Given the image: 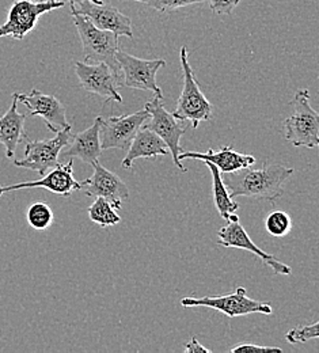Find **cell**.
<instances>
[{
	"mask_svg": "<svg viewBox=\"0 0 319 353\" xmlns=\"http://www.w3.org/2000/svg\"><path fill=\"white\" fill-rule=\"evenodd\" d=\"M294 173L292 168L264 161L258 169L249 166L234 173H222V178L231 199L249 197L274 203L284 194V185Z\"/></svg>",
	"mask_w": 319,
	"mask_h": 353,
	"instance_id": "6da1fadb",
	"label": "cell"
},
{
	"mask_svg": "<svg viewBox=\"0 0 319 353\" xmlns=\"http://www.w3.org/2000/svg\"><path fill=\"white\" fill-rule=\"evenodd\" d=\"M291 105L294 113L284 121L287 141L294 147L317 148L319 144V114L310 105L309 90H298Z\"/></svg>",
	"mask_w": 319,
	"mask_h": 353,
	"instance_id": "7a4b0ae2",
	"label": "cell"
},
{
	"mask_svg": "<svg viewBox=\"0 0 319 353\" xmlns=\"http://www.w3.org/2000/svg\"><path fill=\"white\" fill-rule=\"evenodd\" d=\"M180 59L183 70V88L173 114L180 121H190L193 130H197L200 123L212 119V105L194 78L186 46L181 48Z\"/></svg>",
	"mask_w": 319,
	"mask_h": 353,
	"instance_id": "3957f363",
	"label": "cell"
},
{
	"mask_svg": "<svg viewBox=\"0 0 319 353\" xmlns=\"http://www.w3.org/2000/svg\"><path fill=\"white\" fill-rule=\"evenodd\" d=\"M71 15L82 41L85 60L105 63L116 74L123 77L119 61L116 59V52L120 49L119 36L112 32L98 29L85 15L76 12H71Z\"/></svg>",
	"mask_w": 319,
	"mask_h": 353,
	"instance_id": "277c9868",
	"label": "cell"
},
{
	"mask_svg": "<svg viewBox=\"0 0 319 353\" xmlns=\"http://www.w3.org/2000/svg\"><path fill=\"white\" fill-rule=\"evenodd\" d=\"M65 6L61 0H15L7 15V21L0 26V39L12 37L14 40H23L37 26L40 17L52 10L63 8Z\"/></svg>",
	"mask_w": 319,
	"mask_h": 353,
	"instance_id": "5b68a950",
	"label": "cell"
},
{
	"mask_svg": "<svg viewBox=\"0 0 319 353\" xmlns=\"http://www.w3.org/2000/svg\"><path fill=\"white\" fill-rule=\"evenodd\" d=\"M71 125L56 133L54 137L46 140L28 141L25 145V154L22 159H15L14 166L37 172L44 176L49 170L56 168L60 162V154L72 139Z\"/></svg>",
	"mask_w": 319,
	"mask_h": 353,
	"instance_id": "8992f818",
	"label": "cell"
},
{
	"mask_svg": "<svg viewBox=\"0 0 319 353\" xmlns=\"http://www.w3.org/2000/svg\"><path fill=\"white\" fill-rule=\"evenodd\" d=\"M144 109L148 112L150 117L144 123L145 125H143V127L156 133L166 143V145L173 157L174 165L177 166V169H180L183 173H185L186 169L181 163L178 157L183 151V148L181 147V137H183V133L186 132V128L183 127L181 121L177 120L173 113L166 110V108L163 105V99H159L155 97L152 101L145 103Z\"/></svg>",
	"mask_w": 319,
	"mask_h": 353,
	"instance_id": "52a82bcc",
	"label": "cell"
},
{
	"mask_svg": "<svg viewBox=\"0 0 319 353\" xmlns=\"http://www.w3.org/2000/svg\"><path fill=\"white\" fill-rule=\"evenodd\" d=\"M183 307H211L226 314L229 318L243 316L249 314H272V306L265 302H258L247 296L243 287H238L234 294L222 295V296H203L192 298L186 296L181 299Z\"/></svg>",
	"mask_w": 319,
	"mask_h": 353,
	"instance_id": "ba28073f",
	"label": "cell"
},
{
	"mask_svg": "<svg viewBox=\"0 0 319 353\" xmlns=\"http://www.w3.org/2000/svg\"><path fill=\"white\" fill-rule=\"evenodd\" d=\"M123 74V86L143 91H151L159 99H163L162 88L156 85V72L166 65L163 59L144 60L135 57L121 49L116 52Z\"/></svg>",
	"mask_w": 319,
	"mask_h": 353,
	"instance_id": "9c48e42d",
	"label": "cell"
},
{
	"mask_svg": "<svg viewBox=\"0 0 319 353\" xmlns=\"http://www.w3.org/2000/svg\"><path fill=\"white\" fill-rule=\"evenodd\" d=\"M74 65L81 88H85L88 92L99 95L105 99V103H123V97L119 91L123 86V77L116 74L107 64H88L76 61Z\"/></svg>",
	"mask_w": 319,
	"mask_h": 353,
	"instance_id": "30bf717a",
	"label": "cell"
},
{
	"mask_svg": "<svg viewBox=\"0 0 319 353\" xmlns=\"http://www.w3.org/2000/svg\"><path fill=\"white\" fill-rule=\"evenodd\" d=\"M150 114L145 109L127 116H112L99 123V139L102 150H128L136 133L143 128Z\"/></svg>",
	"mask_w": 319,
	"mask_h": 353,
	"instance_id": "8fae6325",
	"label": "cell"
},
{
	"mask_svg": "<svg viewBox=\"0 0 319 353\" xmlns=\"http://www.w3.org/2000/svg\"><path fill=\"white\" fill-rule=\"evenodd\" d=\"M70 8L71 12L85 15L94 26L101 30L112 32L119 37L125 36L134 39L131 18L110 4H105L103 1L94 3L92 0H81L70 4Z\"/></svg>",
	"mask_w": 319,
	"mask_h": 353,
	"instance_id": "7c38bea8",
	"label": "cell"
},
{
	"mask_svg": "<svg viewBox=\"0 0 319 353\" xmlns=\"http://www.w3.org/2000/svg\"><path fill=\"white\" fill-rule=\"evenodd\" d=\"M18 102L23 103L29 116L41 117L50 132L57 133L70 127L65 117V108L63 103L50 94H45L37 88H33L29 94L14 92Z\"/></svg>",
	"mask_w": 319,
	"mask_h": 353,
	"instance_id": "4fadbf2b",
	"label": "cell"
},
{
	"mask_svg": "<svg viewBox=\"0 0 319 353\" xmlns=\"http://www.w3.org/2000/svg\"><path fill=\"white\" fill-rule=\"evenodd\" d=\"M33 188H44L46 190L63 196L71 197V194L76 190H82L81 182H78L74 176V161L72 158L61 165L59 163L56 168L49 170L48 174H44L39 181L32 182H21L14 185H0V197L6 193L22 189H33Z\"/></svg>",
	"mask_w": 319,
	"mask_h": 353,
	"instance_id": "5bb4252c",
	"label": "cell"
},
{
	"mask_svg": "<svg viewBox=\"0 0 319 353\" xmlns=\"http://www.w3.org/2000/svg\"><path fill=\"white\" fill-rule=\"evenodd\" d=\"M94 173L90 178L81 182L82 190L89 197H103L110 201L119 211L123 203L130 199L127 183L116 173L105 169L99 162L92 163Z\"/></svg>",
	"mask_w": 319,
	"mask_h": 353,
	"instance_id": "9a60e30c",
	"label": "cell"
},
{
	"mask_svg": "<svg viewBox=\"0 0 319 353\" xmlns=\"http://www.w3.org/2000/svg\"><path fill=\"white\" fill-rule=\"evenodd\" d=\"M218 243L223 248L242 249L257 256L264 264L268 265L276 274L289 276L292 273L291 266H288L276 259L274 254L265 253L260 249L249 236L246 230L240 225L239 221H228L227 225L218 231Z\"/></svg>",
	"mask_w": 319,
	"mask_h": 353,
	"instance_id": "2e32d148",
	"label": "cell"
},
{
	"mask_svg": "<svg viewBox=\"0 0 319 353\" xmlns=\"http://www.w3.org/2000/svg\"><path fill=\"white\" fill-rule=\"evenodd\" d=\"M178 158H180V161L181 159H197V161H203V162H211L223 174L234 173L236 170L253 166L256 163V158L253 155L236 152L229 145L222 147L219 151H214L211 148L207 152L183 151Z\"/></svg>",
	"mask_w": 319,
	"mask_h": 353,
	"instance_id": "e0dca14e",
	"label": "cell"
},
{
	"mask_svg": "<svg viewBox=\"0 0 319 353\" xmlns=\"http://www.w3.org/2000/svg\"><path fill=\"white\" fill-rule=\"evenodd\" d=\"M18 103L17 97L12 94L11 106L0 117V143L4 145L8 159H14L19 143L28 137L25 131L26 114L18 112Z\"/></svg>",
	"mask_w": 319,
	"mask_h": 353,
	"instance_id": "ac0fdd59",
	"label": "cell"
},
{
	"mask_svg": "<svg viewBox=\"0 0 319 353\" xmlns=\"http://www.w3.org/2000/svg\"><path fill=\"white\" fill-rule=\"evenodd\" d=\"M169 154L170 151L166 143L156 133L143 127L134 137L121 166L127 170H131L136 159H156L158 157H166Z\"/></svg>",
	"mask_w": 319,
	"mask_h": 353,
	"instance_id": "d6986e66",
	"label": "cell"
},
{
	"mask_svg": "<svg viewBox=\"0 0 319 353\" xmlns=\"http://www.w3.org/2000/svg\"><path fill=\"white\" fill-rule=\"evenodd\" d=\"M99 123H101V116L95 119L90 128L72 136L71 139L72 143L64 155L67 158H78L88 165L98 162L102 154L101 139H99Z\"/></svg>",
	"mask_w": 319,
	"mask_h": 353,
	"instance_id": "ffe728a7",
	"label": "cell"
},
{
	"mask_svg": "<svg viewBox=\"0 0 319 353\" xmlns=\"http://www.w3.org/2000/svg\"><path fill=\"white\" fill-rule=\"evenodd\" d=\"M205 166L209 169L212 174V181H214V201L216 205V210L219 215L227 221L228 216L231 214H235V211L239 208V204L235 203L229 194H228L227 186L222 178L220 170L212 165L211 162H204Z\"/></svg>",
	"mask_w": 319,
	"mask_h": 353,
	"instance_id": "44dd1931",
	"label": "cell"
},
{
	"mask_svg": "<svg viewBox=\"0 0 319 353\" xmlns=\"http://www.w3.org/2000/svg\"><path fill=\"white\" fill-rule=\"evenodd\" d=\"M88 212L90 221L101 227H112L121 221L114 205L103 197H95V201L89 207Z\"/></svg>",
	"mask_w": 319,
	"mask_h": 353,
	"instance_id": "7402d4cb",
	"label": "cell"
},
{
	"mask_svg": "<svg viewBox=\"0 0 319 353\" xmlns=\"http://www.w3.org/2000/svg\"><path fill=\"white\" fill-rule=\"evenodd\" d=\"M26 219L32 228L37 231H44L52 225L54 215L52 208L46 203L37 201L29 207L26 212Z\"/></svg>",
	"mask_w": 319,
	"mask_h": 353,
	"instance_id": "603a6c76",
	"label": "cell"
},
{
	"mask_svg": "<svg viewBox=\"0 0 319 353\" xmlns=\"http://www.w3.org/2000/svg\"><path fill=\"white\" fill-rule=\"evenodd\" d=\"M265 228L274 238H282L291 232L292 219L287 212L276 210L267 216Z\"/></svg>",
	"mask_w": 319,
	"mask_h": 353,
	"instance_id": "cb8c5ba5",
	"label": "cell"
},
{
	"mask_svg": "<svg viewBox=\"0 0 319 353\" xmlns=\"http://www.w3.org/2000/svg\"><path fill=\"white\" fill-rule=\"evenodd\" d=\"M319 323L314 322L311 325H305V326H298L291 329L285 334V340L289 344H296V343H309L310 340H317L319 337Z\"/></svg>",
	"mask_w": 319,
	"mask_h": 353,
	"instance_id": "d4e9b609",
	"label": "cell"
},
{
	"mask_svg": "<svg viewBox=\"0 0 319 353\" xmlns=\"http://www.w3.org/2000/svg\"><path fill=\"white\" fill-rule=\"evenodd\" d=\"M136 1L143 3L159 12H172L178 8L197 4V3H204L208 0H136Z\"/></svg>",
	"mask_w": 319,
	"mask_h": 353,
	"instance_id": "484cf974",
	"label": "cell"
},
{
	"mask_svg": "<svg viewBox=\"0 0 319 353\" xmlns=\"http://www.w3.org/2000/svg\"><path fill=\"white\" fill-rule=\"evenodd\" d=\"M240 0H209L211 10L218 15H229Z\"/></svg>",
	"mask_w": 319,
	"mask_h": 353,
	"instance_id": "4316f807",
	"label": "cell"
},
{
	"mask_svg": "<svg viewBox=\"0 0 319 353\" xmlns=\"http://www.w3.org/2000/svg\"><path fill=\"white\" fill-rule=\"evenodd\" d=\"M231 353H250V352H282V350L277 348V347H264V345H254V344H239L238 347H234Z\"/></svg>",
	"mask_w": 319,
	"mask_h": 353,
	"instance_id": "83f0119b",
	"label": "cell"
},
{
	"mask_svg": "<svg viewBox=\"0 0 319 353\" xmlns=\"http://www.w3.org/2000/svg\"><path fill=\"white\" fill-rule=\"evenodd\" d=\"M185 353H211L208 348L201 345L196 337H193L183 348Z\"/></svg>",
	"mask_w": 319,
	"mask_h": 353,
	"instance_id": "f1b7e54d",
	"label": "cell"
},
{
	"mask_svg": "<svg viewBox=\"0 0 319 353\" xmlns=\"http://www.w3.org/2000/svg\"><path fill=\"white\" fill-rule=\"evenodd\" d=\"M61 1H64L65 4L67 3H70V4H72V3H78V1H81V0H61ZM94 3H102V0H92Z\"/></svg>",
	"mask_w": 319,
	"mask_h": 353,
	"instance_id": "f546056e",
	"label": "cell"
}]
</instances>
